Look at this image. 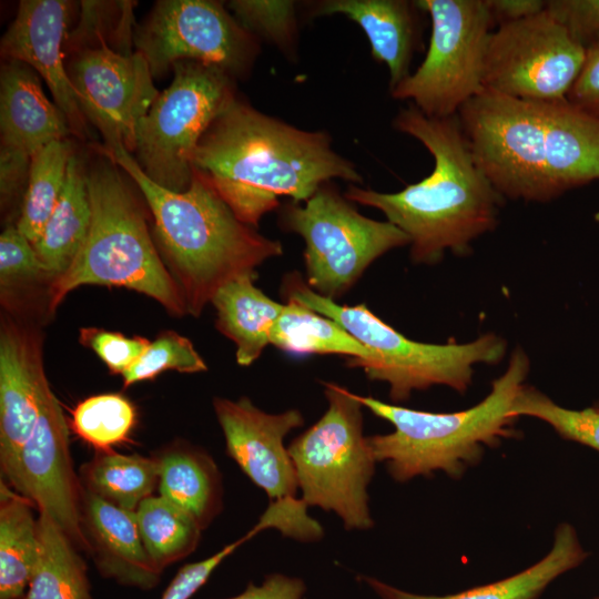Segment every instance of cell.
<instances>
[{
  "label": "cell",
  "mask_w": 599,
  "mask_h": 599,
  "mask_svg": "<svg viewBox=\"0 0 599 599\" xmlns=\"http://www.w3.org/2000/svg\"><path fill=\"white\" fill-rule=\"evenodd\" d=\"M192 172L253 227L280 206V196L302 203L334 179L363 182L355 164L334 151L327 132L298 129L238 99L201 138Z\"/></svg>",
  "instance_id": "obj_1"
},
{
  "label": "cell",
  "mask_w": 599,
  "mask_h": 599,
  "mask_svg": "<svg viewBox=\"0 0 599 599\" xmlns=\"http://www.w3.org/2000/svg\"><path fill=\"white\" fill-rule=\"evenodd\" d=\"M393 125L429 151L433 171L394 193L351 184L345 197L377 209L400 229L416 264H436L447 251L468 254L474 240L497 226L504 199L475 164L457 114L430 118L410 104Z\"/></svg>",
  "instance_id": "obj_2"
},
{
  "label": "cell",
  "mask_w": 599,
  "mask_h": 599,
  "mask_svg": "<svg viewBox=\"0 0 599 599\" xmlns=\"http://www.w3.org/2000/svg\"><path fill=\"white\" fill-rule=\"evenodd\" d=\"M140 190L154 222L161 257L179 285L187 313L200 316L217 291L245 275H255L266 260L283 253L282 243L242 222L212 185L192 172L187 190L160 186L123 146L95 145Z\"/></svg>",
  "instance_id": "obj_3"
},
{
  "label": "cell",
  "mask_w": 599,
  "mask_h": 599,
  "mask_svg": "<svg viewBox=\"0 0 599 599\" xmlns=\"http://www.w3.org/2000/svg\"><path fill=\"white\" fill-rule=\"evenodd\" d=\"M529 367L526 353L516 349L506 372L493 382L490 393L479 404L455 413L416 410L354 394L364 407L395 428L389 434L367 437L375 460L386 463L397 481L437 470L460 477L468 466L479 461L485 446L512 436L516 417L510 409Z\"/></svg>",
  "instance_id": "obj_4"
},
{
  "label": "cell",
  "mask_w": 599,
  "mask_h": 599,
  "mask_svg": "<svg viewBox=\"0 0 599 599\" xmlns=\"http://www.w3.org/2000/svg\"><path fill=\"white\" fill-rule=\"evenodd\" d=\"M87 183L90 231L69 270L51 282L49 308L55 309L74 288L91 284L126 287L158 301L174 316L185 315L182 292L155 248L145 213L125 176L108 160L87 171Z\"/></svg>",
  "instance_id": "obj_5"
},
{
  "label": "cell",
  "mask_w": 599,
  "mask_h": 599,
  "mask_svg": "<svg viewBox=\"0 0 599 599\" xmlns=\"http://www.w3.org/2000/svg\"><path fill=\"white\" fill-rule=\"evenodd\" d=\"M282 292L286 301H295L337 322L373 353V361L362 368L369 379L389 385L393 402L407 400L413 390L433 385L464 393L471 384L475 365L497 364L506 354V342L495 334H484L464 344L412 341L364 304L341 305L319 295L298 273L285 276Z\"/></svg>",
  "instance_id": "obj_6"
},
{
  "label": "cell",
  "mask_w": 599,
  "mask_h": 599,
  "mask_svg": "<svg viewBox=\"0 0 599 599\" xmlns=\"http://www.w3.org/2000/svg\"><path fill=\"white\" fill-rule=\"evenodd\" d=\"M323 385L326 412L287 447L301 498L307 507L334 511L347 530H366L374 524L367 487L376 460L363 435V405L348 389Z\"/></svg>",
  "instance_id": "obj_7"
},
{
  "label": "cell",
  "mask_w": 599,
  "mask_h": 599,
  "mask_svg": "<svg viewBox=\"0 0 599 599\" xmlns=\"http://www.w3.org/2000/svg\"><path fill=\"white\" fill-rule=\"evenodd\" d=\"M172 70L171 84L138 123L133 158L150 180L183 192L201 138L237 98L234 78L216 67L180 61Z\"/></svg>",
  "instance_id": "obj_8"
},
{
  "label": "cell",
  "mask_w": 599,
  "mask_h": 599,
  "mask_svg": "<svg viewBox=\"0 0 599 599\" xmlns=\"http://www.w3.org/2000/svg\"><path fill=\"white\" fill-rule=\"evenodd\" d=\"M282 227L305 242L306 284L333 301L345 294L364 271L388 251L410 244L390 222L361 214L331 182L303 203H287Z\"/></svg>",
  "instance_id": "obj_9"
},
{
  "label": "cell",
  "mask_w": 599,
  "mask_h": 599,
  "mask_svg": "<svg viewBox=\"0 0 599 599\" xmlns=\"http://www.w3.org/2000/svg\"><path fill=\"white\" fill-rule=\"evenodd\" d=\"M457 116L475 164L504 200L557 197L547 169L541 102L484 89Z\"/></svg>",
  "instance_id": "obj_10"
},
{
  "label": "cell",
  "mask_w": 599,
  "mask_h": 599,
  "mask_svg": "<svg viewBox=\"0 0 599 599\" xmlns=\"http://www.w3.org/2000/svg\"><path fill=\"white\" fill-rule=\"evenodd\" d=\"M432 32L425 59L414 73L390 90L430 118L456 115L484 90V59L496 29L486 0H418Z\"/></svg>",
  "instance_id": "obj_11"
},
{
  "label": "cell",
  "mask_w": 599,
  "mask_h": 599,
  "mask_svg": "<svg viewBox=\"0 0 599 599\" xmlns=\"http://www.w3.org/2000/svg\"><path fill=\"white\" fill-rule=\"evenodd\" d=\"M133 43L153 78L176 62L216 67L234 79L245 75L260 52L257 38L212 0H160L134 29Z\"/></svg>",
  "instance_id": "obj_12"
},
{
  "label": "cell",
  "mask_w": 599,
  "mask_h": 599,
  "mask_svg": "<svg viewBox=\"0 0 599 599\" xmlns=\"http://www.w3.org/2000/svg\"><path fill=\"white\" fill-rule=\"evenodd\" d=\"M585 57L586 49L545 9L491 32L484 59V89L527 101H564Z\"/></svg>",
  "instance_id": "obj_13"
},
{
  "label": "cell",
  "mask_w": 599,
  "mask_h": 599,
  "mask_svg": "<svg viewBox=\"0 0 599 599\" xmlns=\"http://www.w3.org/2000/svg\"><path fill=\"white\" fill-rule=\"evenodd\" d=\"M67 72L83 115L101 133L103 145L123 146L132 154L138 123L160 93L144 57L102 43L68 54Z\"/></svg>",
  "instance_id": "obj_14"
},
{
  "label": "cell",
  "mask_w": 599,
  "mask_h": 599,
  "mask_svg": "<svg viewBox=\"0 0 599 599\" xmlns=\"http://www.w3.org/2000/svg\"><path fill=\"white\" fill-rule=\"evenodd\" d=\"M6 478L52 518L79 551L88 552L82 530L83 488L72 466L67 419L49 382L38 423Z\"/></svg>",
  "instance_id": "obj_15"
},
{
  "label": "cell",
  "mask_w": 599,
  "mask_h": 599,
  "mask_svg": "<svg viewBox=\"0 0 599 599\" xmlns=\"http://www.w3.org/2000/svg\"><path fill=\"white\" fill-rule=\"evenodd\" d=\"M213 406L225 438L226 454L266 493L270 504L294 515L307 514L306 504L296 497V471L284 445L285 436L303 425L301 412L288 409L270 414L247 397L238 400L216 397Z\"/></svg>",
  "instance_id": "obj_16"
},
{
  "label": "cell",
  "mask_w": 599,
  "mask_h": 599,
  "mask_svg": "<svg viewBox=\"0 0 599 599\" xmlns=\"http://www.w3.org/2000/svg\"><path fill=\"white\" fill-rule=\"evenodd\" d=\"M73 3L65 0H23L0 43L4 60L31 67L48 84L54 103L67 118L71 133L90 138L84 118L67 72L64 41Z\"/></svg>",
  "instance_id": "obj_17"
},
{
  "label": "cell",
  "mask_w": 599,
  "mask_h": 599,
  "mask_svg": "<svg viewBox=\"0 0 599 599\" xmlns=\"http://www.w3.org/2000/svg\"><path fill=\"white\" fill-rule=\"evenodd\" d=\"M47 383L39 334L4 322L0 334V464L4 476L38 423Z\"/></svg>",
  "instance_id": "obj_18"
},
{
  "label": "cell",
  "mask_w": 599,
  "mask_h": 599,
  "mask_svg": "<svg viewBox=\"0 0 599 599\" xmlns=\"http://www.w3.org/2000/svg\"><path fill=\"white\" fill-rule=\"evenodd\" d=\"M82 530L98 571L118 583L149 590L162 571L151 560L135 511L119 508L83 489Z\"/></svg>",
  "instance_id": "obj_19"
},
{
  "label": "cell",
  "mask_w": 599,
  "mask_h": 599,
  "mask_svg": "<svg viewBox=\"0 0 599 599\" xmlns=\"http://www.w3.org/2000/svg\"><path fill=\"white\" fill-rule=\"evenodd\" d=\"M69 134L67 118L44 94L39 74L23 62L4 60L0 72L1 148L32 158Z\"/></svg>",
  "instance_id": "obj_20"
},
{
  "label": "cell",
  "mask_w": 599,
  "mask_h": 599,
  "mask_svg": "<svg viewBox=\"0 0 599 599\" xmlns=\"http://www.w3.org/2000/svg\"><path fill=\"white\" fill-rule=\"evenodd\" d=\"M422 10L406 0H325L312 6L314 16L343 14L366 34L372 55L387 65L389 90L410 75L420 40Z\"/></svg>",
  "instance_id": "obj_21"
},
{
  "label": "cell",
  "mask_w": 599,
  "mask_h": 599,
  "mask_svg": "<svg viewBox=\"0 0 599 599\" xmlns=\"http://www.w3.org/2000/svg\"><path fill=\"white\" fill-rule=\"evenodd\" d=\"M541 106L547 169L557 197L599 180V118L567 100Z\"/></svg>",
  "instance_id": "obj_22"
},
{
  "label": "cell",
  "mask_w": 599,
  "mask_h": 599,
  "mask_svg": "<svg viewBox=\"0 0 599 599\" xmlns=\"http://www.w3.org/2000/svg\"><path fill=\"white\" fill-rule=\"evenodd\" d=\"M587 558L577 532L561 524L550 551L537 564L506 579L446 596L410 593L372 577L363 579L382 599H538L547 586Z\"/></svg>",
  "instance_id": "obj_23"
},
{
  "label": "cell",
  "mask_w": 599,
  "mask_h": 599,
  "mask_svg": "<svg viewBox=\"0 0 599 599\" xmlns=\"http://www.w3.org/2000/svg\"><path fill=\"white\" fill-rule=\"evenodd\" d=\"M91 220L87 171L73 152L59 201L33 244L47 276L52 281L74 262L88 237Z\"/></svg>",
  "instance_id": "obj_24"
},
{
  "label": "cell",
  "mask_w": 599,
  "mask_h": 599,
  "mask_svg": "<svg viewBox=\"0 0 599 599\" xmlns=\"http://www.w3.org/2000/svg\"><path fill=\"white\" fill-rule=\"evenodd\" d=\"M155 458L160 495L206 528L222 508V479L213 458L184 443L167 446Z\"/></svg>",
  "instance_id": "obj_25"
},
{
  "label": "cell",
  "mask_w": 599,
  "mask_h": 599,
  "mask_svg": "<svg viewBox=\"0 0 599 599\" xmlns=\"http://www.w3.org/2000/svg\"><path fill=\"white\" fill-rule=\"evenodd\" d=\"M255 275L241 276L221 287L212 300L216 327L236 346V362L248 366L271 344V331L285 304L254 285Z\"/></svg>",
  "instance_id": "obj_26"
},
{
  "label": "cell",
  "mask_w": 599,
  "mask_h": 599,
  "mask_svg": "<svg viewBox=\"0 0 599 599\" xmlns=\"http://www.w3.org/2000/svg\"><path fill=\"white\" fill-rule=\"evenodd\" d=\"M0 599H22L35 568L40 539L29 499L1 480Z\"/></svg>",
  "instance_id": "obj_27"
},
{
  "label": "cell",
  "mask_w": 599,
  "mask_h": 599,
  "mask_svg": "<svg viewBox=\"0 0 599 599\" xmlns=\"http://www.w3.org/2000/svg\"><path fill=\"white\" fill-rule=\"evenodd\" d=\"M271 344L295 355H345L349 357L351 367H364L374 358L373 353L337 322L295 301H286L271 331Z\"/></svg>",
  "instance_id": "obj_28"
},
{
  "label": "cell",
  "mask_w": 599,
  "mask_h": 599,
  "mask_svg": "<svg viewBox=\"0 0 599 599\" xmlns=\"http://www.w3.org/2000/svg\"><path fill=\"white\" fill-rule=\"evenodd\" d=\"M38 530L39 557L22 599H93L87 565L70 538L42 512Z\"/></svg>",
  "instance_id": "obj_29"
},
{
  "label": "cell",
  "mask_w": 599,
  "mask_h": 599,
  "mask_svg": "<svg viewBox=\"0 0 599 599\" xmlns=\"http://www.w3.org/2000/svg\"><path fill=\"white\" fill-rule=\"evenodd\" d=\"M82 488L125 510L135 511L159 484L155 457L101 451L81 468Z\"/></svg>",
  "instance_id": "obj_30"
},
{
  "label": "cell",
  "mask_w": 599,
  "mask_h": 599,
  "mask_svg": "<svg viewBox=\"0 0 599 599\" xmlns=\"http://www.w3.org/2000/svg\"><path fill=\"white\" fill-rule=\"evenodd\" d=\"M135 518L143 545L161 571L193 552L203 530L189 512L161 495L145 498Z\"/></svg>",
  "instance_id": "obj_31"
},
{
  "label": "cell",
  "mask_w": 599,
  "mask_h": 599,
  "mask_svg": "<svg viewBox=\"0 0 599 599\" xmlns=\"http://www.w3.org/2000/svg\"><path fill=\"white\" fill-rule=\"evenodd\" d=\"M72 153V144L65 139L47 144L31 158L17 226L32 245L59 201Z\"/></svg>",
  "instance_id": "obj_32"
},
{
  "label": "cell",
  "mask_w": 599,
  "mask_h": 599,
  "mask_svg": "<svg viewBox=\"0 0 599 599\" xmlns=\"http://www.w3.org/2000/svg\"><path fill=\"white\" fill-rule=\"evenodd\" d=\"M135 423V408L120 394L91 396L77 405L71 426L83 440L102 451L126 440Z\"/></svg>",
  "instance_id": "obj_33"
},
{
  "label": "cell",
  "mask_w": 599,
  "mask_h": 599,
  "mask_svg": "<svg viewBox=\"0 0 599 599\" xmlns=\"http://www.w3.org/2000/svg\"><path fill=\"white\" fill-rule=\"evenodd\" d=\"M510 414L516 418H539L564 438L599 451V407L581 410L564 408L538 389L524 385L514 399Z\"/></svg>",
  "instance_id": "obj_34"
},
{
  "label": "cell",
  "mask_w": 599,
  "mask_h": 599,
  "mask_svg": "<svg viewBox=\"0 0 599 599\" xmlns=\"http://www.w3.org/2000/svg\"><path fill=\"white\" fill-rule=\"evenodd\" d=\"M207 367L193 344L173 331L162 332L122 374L124 387L150 380L165 370L199 373Z\"/></svg>",
  "instance_id": "obj_35"
},
{
  "label": "cell",
  "mask_w": 599,
  "mask_h": 599,
  "mask_svg": "<svg viewBox=\"0 0 599 599\" xmlns=\"http://www.w3.org/2000/svg\"><path fill=\"white\" fill-rule=\"evenodd\" d=\"M227 6L236 20L256 38L263 37L285 53L294 49L297 37L294 1L233 0Z\"/></svg>",
  "instance_id": "obj_36"
},
{
  "label": "cell",
  "mask_w": 599,
  "mask_h": 599,
  "mask_svg": "<svg viewBox=\"0 0 599 599\" xmlns=\"http://www.w3.org/2000/svg\"><path fill=\"white\" fill-rule=\"evenodd\" d=\"M41 276H47V274L32 243L21 233L17 225H8L0 236V283L2 292L21 282Z\"/></svg>",
  "instance_id": "obj_37"
},
{
  "label": "cell",
  "mask_w": 599,
  "mask_h": 599,
  "mask_svg": "<svg viewBox=\"0 0 599 599\" xmlns=\"http://www.w3.org/2000/svg\"><path fill=\"white\" fill-rule=\"evenodd\" d=\"M80 341L90 347L113 374H123L146 349L150 341L101 328H82Z\"/></svg>",
  "instance_id": "obj_38"
},
{
  "label": "cell",
  "mask_w": 599,
  "mask_h": 599,
  "mask_svg": "<svg viewBox=\"0 0 599 599\" xmlns=\"http://www.w3.org/2000/svg\"><path fill=\"white\" fill-rule=\"evenodd\" d=\"M546 11L585 49L599 44V0H549Z\"/></svg>",
  "instance_id": "obj_39"
},
{
  "label": "cell",
  "mask_w": 599,
  "mask_h": 599,
  "mask_svg": "<svg viewBox=\"0 0 599 599\" xmlns=\"http://www.w3.org/2000/svg\"><path fill=\"white\" fill-rule=\"evenodd\" d=\"M566 100L573 106L599 118V44L586 49L582 68Z\"/></svg>",
  "instance_id": "obj_40"
},
{
  "label": "cell",
  "mask_w": 599,
  "mask_h": 599,
  "mask_svg": "<svg viewBox=\"0 0 599 599\" xmlns=\"http://www.w3.org/2000/svg\"><path fill=\"white\" fill-rule=\"evenodd\" d=\"M31 156L7 148H0L1 206L7 207L24 193L29 179Z\"/></svg>",
  "instance_id": "obj_41"
},
{
  "label": "cell",
  "mask_w": 599,
  "mask_h": 599,
  "mask_svg": "<svg viewBox=\"0 0 599 599\" xmlns=\"http://www.w3.org/2000/svg\"><path fill=\"white\" fill-rule=\"evenodd\" d=\"M304 592L305 585L301 579L273 573L260 586L248 583L242 593L229 599H302Z\"/></svg>",
  "instance_id": "obj_42"
},
{
  "label": "cell",
  "mask_w": 599,
  "mask_h": 599,
  "mask_svg": "<svg viewBox=\"0 0 599 599\" xmlns=\"http://www.w3.org/2000/svg\"><path fill=\"white\" fill-rule=\"evenodd\" d=\"M486 3L496 27L527 19L546 9L542 0H486Z\"/></svg>",
  "instance_id": "obj_43"
},
{
  "label": "cell",
  "mask_w": 599,
  "mask_h": 599,
  "mask_svg": "<svg viewBox=\"0 0 599 599\" xmlns=\"http://www.w3.org/2000/svg\"><path fill=\"white\" fill-rule=\"evenodd\" d=\"M161 599H183L175 590L166 588Z\"/></svg>",
  "instance_id": "obj_44"
},
{
  "label": "cell",
  "mask_w": 599,
  "mask_h": 599,
  "mask_svg": "<svg viewBox=\"0 0 599 599\" xmlns=\"http://www.w3.org/2000/svg\"><path fill=\"white\" fill-rule=\"evenodd\" d=\"M595 599H599V597H596Z\"/></svg>",
  "instance_id": "obj_45"
}]
</instances>
